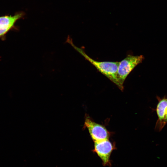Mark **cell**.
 <instances>
[{"instance_id":"1","label":"cell","mask_w":167,"mask_h":167,"mask_svg":"<svg viewBox=\"0 0 167 167\" xmlns=\"http://www.w3.org/2000/svg\"><path fill=\"white\" fill-rule=\"evenodd\" d=\"M75 48L100 72L116 84L121 90V88L117 77V72L119 62H100L96 61L88 56L82 49Z\"/></svg>"},{"instance_id":"2","label":"cell","mask_w":167,"mask_h":167,"mask_svg":"<svg viewBox=\"0 0 167 167\" xmlns=\"http://www.w3.org/2000/svg\"><path fill=\"white\" fill-rule=\"evenodd\" d=\"M144 59L143 55L134 56L129 55L119 63L117 72V77L121 88L124 89L123 84L128 75Z\"/></svg>"},{"instance_id":"3","label":"cell","mask_w":167,"mask_h":167,"mask_svg":"<svg viewBox=\"0 0 167 167\" xmlns=\"http://www.w3.org/2000/svg\"><path fill=\"white\" fill-rule=\"evenodd\" d=\"M84 126L87 128L94 142L109 139L110 133L104 126L93 121L89 117H86Z\"/></svg>"},{"instance_id":"4","label":"cell","mask_w":167,"mask_h":167,"mask_svg":"<svg viewBox=\"0 0 167 167\" xmlns=\"http://www.w3.org/2000/svg\"><path fill=\"white\" fill-rule=\"evenodd\" d=\"M93 151L102 161L105 166L110 164V157L114 148L109 139L95 142Z\"/></svg>"},{"instance_id":"5","label":"cell","mask_w":167,"mask_h":167,"mask_svg":"<svg viewBox=\"0 0 167 167\" xmlns=\"http://www.w3.org/2000/svg\"><path fill=\"white\" fill-rule=\"evenodd\" d=\"M158 101L156 111L158 119L156 123L155 129L161 131L167 123V95L162 98L157 96Z\"/></svg>"},{"instance_id":"6","label":"cell","mask_w":167,"mask_h":167,"mask_svg":"<svg viewBox=\"0 0 167 167\" xmlns=\"http://www.w3.org/2000/svg\"><path fill=\"white\" fill-rule=\"evenodd\" d=\"M22 12H17L14 15L0 17V38L2 37L14 26L19 19L23 16Z\"/></svg>"}]
</instances>
